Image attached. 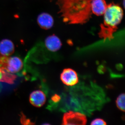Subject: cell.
<instances>
[{
  "label": "cell",
  "mask_w": 125,
  "mask_h": 125,
  "mask_svg": "<svg viewBox=\"0 0 125 125\" xmlns=\"http://www.w3.org/2000/svg\"><path fill=\"white\" fill-rule=\"evenodd\" d=\"M93 0H57L59 11L63 22L68 24H83L93 14Z\"/></svg>",
  "instance_id": "obj_1"
},
{
  "label": "cell",
  "mask_w": 125,
  "mask_h": 125,
  "mask_svg": "<svg viewBox=\"0 0 125 125\" xmlns=\"http://www.w3.org/2000/svg\"><path fill=\"white\" fill-rule=\"evenodd\" d=\"M123 14V9L119 5L113 2L107 5L103 15V22L100 25L99 36L104 40L114 38L113 34L117 30Z\"/></svg>",
  "instance_id": "obj_2"
},
{
  "label": "cell",
  "mask_w": 125,
  "mask_h": 125,
  "mask_svg": "<svg viewBox=\"0 0 125 125\" xmlns=\"http://www.w3.org/2000/svg\"><path fill=\"white\" fill-rule=\"evenodd\" d=\"M87 122L84 114L70 111L64 114L61 125H86Z\"/></svg>",
  "instance_id": "obj_3"
},
{
  "label": "cell",
  "mask_w": 125,
  "mask_h": 125,
  "mask_svg": "<svg viewBox=\"0 0 125 125\" xmlns=\"http://www.w3.org/2000/svg\"><path fill=\"white\" fill-rule=\"evenodd\" d=\"M61 79L63 83L67 86H72L78 83V74L72 69H65L61 74Z\"/></svg>",
  "instance_id": "obj_4"
},
{
  "label": "cell",
  "mask_w": 125,
  "mask_h": 125,
  "mask_svg": "<svg viewBox=\"0 0 125 125\" xmlns=\"http://www.w3.org/2000/svg\"><path fill=\"white\" fill-rule=\"evenodd\" d=\"M46 98L45 94L40 90H36L30 94L29 102L31 105L37 107H40L45 104Z\"/></svg>",
  "instance_id": "obj_5"
},
{
  "label": "cell",
  "mask_w": 125,
  "mask_h": 125,
  "mask_svg": "<svg viewBox=\"0 0 125 125\" xmlns=\"http://www.w3.org/2000/svg\"><path fill=\"white\" fill-rule=\"evenodd\" d=\"M45 46L48 50L52 52L58 51L62 45L60 39L55 34L47 37L45 39Z\"/></svg>",
  "instance_id": "obj_6"
},
{
  "label": "cell",
  "mask_w": 125,
  "mask_h": 125,
  "mask_svg": "<svg viewBox=\"0 0 125 125\" xmlns=\"http://www.w3.org/2000/svg\"><path fill=\"white\" fill-rule=\"evenodd\" d=\"M37 23L42 29L48 30L53 27L54 24L53 18L51 15L46 13H43L38 16Z\"/></svg>",
  "instance_id": "obj_7"
},
{
  "label": "cell",
  "mask_w": 125,
  "mask_h": 125,
  "mask_svg": "<svg viewBox=\"0 0 125 125\" xmlns=\"http://www.w3.org/2000/svg\"><path fill=\"white\" fill-rule=\"evenodd\" d=\"M14 51V45L11 40L4 39L0 42V55L9 57L13 54Z\"/></svg>",
  "instance_id": "obj_8"
},
{
  "label": "cell",
  "mask_w": 125,
  "mask_h": 125,
  "mask_svg": "<svg viewBox=\"0 0 125 125\" xmlns=\"http://www.w3.org/2000/svg\"><path fill=\"white\" fill-rule=\"evenodd\" d=\"M107 6L105 0H93L91 3L92 13L98 16L103 15Z\"/></svg>",
  "instance_id": "obj_9"
},
{
  "label": "cell",
  "mask_w": 125,
  "mask_h": 125,
  "mask_svg": "<svg viewBox=\"0 0 125 125\" xmlns=\"http://www.w3.org/2000/svg\"><path fill=\"white\" fill-rule=\"evenodd\" d=\"M117 107L122 111H125V94H122L119 95L116 100Z\"/></svg>",
  "instance_id": "obj_10"
},
{
  "label": "cell",
  "mask_w": 125,
  "mask_h": 125,
  "mask_svg": "<svg viewBox=\"0 0 125 125\" xmlns=\"http://www.w3.org/2000/svg\"><path fill=\"white\" fill-rule=\"evenodd\" d=\"M20 121L22 125H33V122H31V120L27 118L26 116L21 113V114Z\"/></svg>",
  "instance_id": "obj_11"
},
{
  "label": "cell",
  "mask_w": 125,
  "mask_h": 125,
  "mask_svg": "<svg viewBox=\"0 0 125 125\" xmlns=\"http://www.w3.org/2000/svg\"><path fill=\"white\" fill-rule=\"evenodd\" d=\"M90 125H107L106 122L103 119L97 118L92 121Z\"/></svg>",
  "instance_id": "obj_12"
},
{
  "label": "cell",
  "mask_w": 125,
  "mask_h": 125,
  "mask_svg": "<svg viewBox=\"0 0 125 125\" xmlns=\"http://www.w3.org/2000/svg\"><path fill=\"white\" fill-rule=\"evenodd\" d=\"M61 98L60 96L57 95L55 94L52 97V99L53 102L55 103L58 102L60 100Z\"/></svg>",
  "instance_id": "obj_13"
},
{
  "label": "cell",
  "mask_w": 125,
  "mask_h": 125,
  "mask_svg": "<svg viewBox=\"0 0 125 125\" xmlns=\"http://www.w3.org/2000/svg\"><path fill=\"white\" fill-rule=\"evenodd\" d=\"M42 125H51L50 124H48V123H44V124H42Z\"/></svg>",
  "instance_id": "obj_14"
}]
</instances>
